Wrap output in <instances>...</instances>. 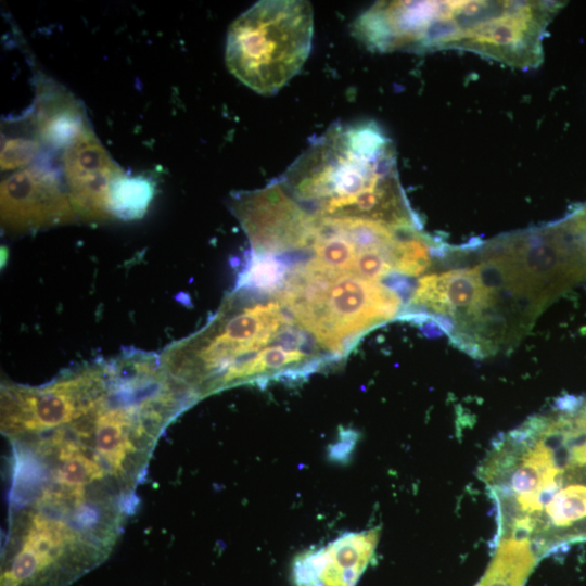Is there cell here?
I'll return each mask as SVG.
<instances>
[{
  "instance_id": "obj_2",
  "label": "cell",
  "mask_w": 586,
  "mask_h": 586,
  "mask_svg": "<svg viewBox=\"0 0 586 586\" xmlns=\"http://www.w3.org/2000/svg\"><path fill=\"white\" fill-rule=\"evenodd\" d=\"M158 355L196 400L244 383L300 377L333 361L277 291L242 285L227 295L205 326Z\"/></svg>"
},
{
  "instance_id": "obj_13",
  "label": "cell",
  "mask_w": 586,
  "mask_h": 586,
  "mask_svg": "<svg viewBox=\"0 0 586 586\" xmlns=\"http://www.w3.org/2000/svg\"><path fill=\"white\" fill-rule=\"evenodd\" d=\"M538 558L527 539H497L492 561L476 586H524Z\"/></svg>"
},
{
  "instance_id": "obj_1",
  "label": "cell",
  "mask_w": 586,
  "mask_h": 586,
  "mask_svg": "<svg viewBox=\"0 0 586 586\" xmlns=\"http://www.w3.org/2000/svg\"><path fill=\"white\" fill-rule=\"evenodd\" d=\"M7 440V538L54 559L105 561L151 456L92 409Z\"/></svg>"
},
{
  "instance_id": "obj_3",
  "label": "cell",
  "mask_w": 586,
  "mask_h": 586,
  "mask_svg": "<svg viewBox=\"0 0 586 586\" xmlns=\"http://www.w3.org/2000/svg\"><path fill=\"white\" fill-rule=\"evenodd\" d=\"M562 1H379L353 35L379 52L457 49L530 69L544 59L546 30Z\"/></svg>"
},
{
  "instance_id": "obj_7",
  "label": "cell",
  "mask_w": 586,
  "mask_h": 586,
  "mask_svg": "<svg viewBox=\"0 0 586 586\" xmlns=\"http://www.w3.org/2000/svg\"><path fill=\"white\" fill-rule=\"evenodd\" d=\"M314 12L302 0H264L230 25L226 64L241 82L271 94L304 65L311 46Z\"/></svg>"
},
{
  "instance_id": "obj_12",
  "label": "cell",
  "mask_w": 586,
  "mask_h": 586,
  "mask_svg": "<svg viewBox=\"0 0 586 586\" xmlns=\"http://www.w3.org/2000/svg\"><path fill=\"white\" fill-rule=\"evenodd\" d=\"M40 138L53 146H67L87 126L81 109L62 91L46 93L35 116Z\"/></svg>"
},
{
  "instance_id": "obj_10",
  "label": "cell",
  "mask_w": 586,
  "mask_h": 586,
  "mask_svg": "<svg viewBox=\"0 0 586 586\" xmlns=\"http://www.w3.org/2000/svg\"><path fill=\"white\" fill-rule=\"evenodd\" d=\"M63 163L67 191L77 217L88 222L111 219L110 189L125 173L88 125L65 148Z\"/></svg>"
},
{
  "instance_id": "obj_11",
  "label": "cell",
  "mask_w": 586,
  "mask_h": 586,
  "mask_svg": "<svg viewBox=\"0 0 586 586\" xmlns=\"http://www.w3.org/2000/svg\"><path fill=\"white\" fill-rule=\"evenodd\" d=\"M380 536L379 528L345 534L327 546L295 559L296 586H355L368 566Z\"/></svg>"
},
{
  "instance_id": "obj_6",
  "label": "cell",
  "mask_w": 586,
  "mask_h": 586,
  "mask_svg": "<svg viewBox=\"0 0 586 586\" xmlns=\"http://www.w3.org/2000/svg\"><path fill=\"white\" fill-rule=\"evenodd\" d=\"M277 294L295 320L337 359L370 329L402 315L406 305L390 285L305 263L286 272Z\"/></svg>"
},
{
  "instance_id": "obj_14",
  "label": "cell",
  "mask_w": 586,
  "mask_h": 586,
  "mask_svg": "<svg viewBox=\"0 0 586 586\" xmlns=\"http://www.w3.org/2000/svg\"><path fill=\"white\" fill-rule=\"evenodd\" d=\"M154 193V186L144 177L116 178L110 189V208L113 217L137 219L144 215Z\"/></svg>"
},
{
  "instance_id": "obj_9",
  "label": "cell",
  "mask_w": 586,
  "mask_h": 586,
  "mask_svg": "<svg viewBox=\"0 0 586 586\" xmlns=\"http://www.w3.org/2000/svg\"><path fill=\"white\" fill-rule=\"evenodd\" d=\"M1 226L10 234H25L78 219L68 191L53 170L35 166L1 183Z\"/></svg>"
},
{
  "instance_id": "obj_5",
  "label": "cell",
  "mask_w": 586,
  "mask_h": 586,
  "mask_svg": "<svg viewBox=\"0 0 586 586\" xmlns=\"http://www.w3.org/2000/svg\"><path fill=\"white\" fill-rule=\"evenodd\" d=\"M542 424L510 463L497 509L500 534L530 540L538 557L586 538V442L563 416Z\"/></svg>"
},
{
  "instance_id": "obj_4",
  "label": "cell",
  "mask_w": 586,
  "mask_h": 586,
  "mask_svg": "<svg viewBox=\"0 0 586 586\" xmlns=\"http://www.w3.org/2000/svg\"><path fill=\"white\" fill-rule=\"evenodd\" d=\"M279 181L319 218L422 227L400 184L394 144L373 122L331 126Z\"/></svg>"
},
{
  "instance_id": "obj_8",
  "label": "cell",
  "mask_w": 586,
  "mask_h": 586,
  "mask_svg": "<svg viewBox=\"0 0 586 586\" xmlns=\"http://www.w3.org/2000/svg\"><path fill=\"white\" fill-rule=\"evenodd\" d=\"M230 208L245 231L254 255L300 254L308 246L317 217L277 180L231 196Z\"/></svg>"
},
{
  "instance_id": "obj_15",
  "label": "cell",
  "mask_w": 586,
  "mask_h": 586,
  "mask_svg": "<svg viewBox=\"0 0 586 586\" xmlns=\"http://www.w3.org/2000/svg\"><path fill=\"white\" fill-rule=\"evenodd\" d=\"M39 142L26 138H12L4 142L1 150V168L16 169L28 164L38 153Z\"/></svg>"
}]
</instances>
